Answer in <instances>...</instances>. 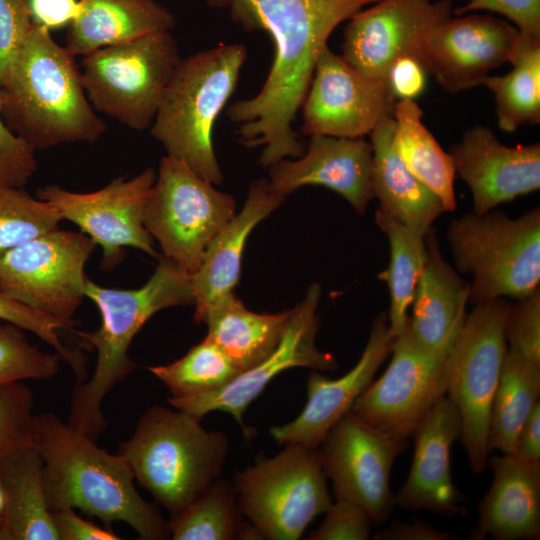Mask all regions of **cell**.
Wrapping results in <instances>:
<instances>
[{"instance_id": "6da1fadb", "label": "cell", "mask_w": 540, "mask_h": 540, "mask_svg": "<svg viewBox=\"0 0 540 540\" xmlns=\"http://www.w3.org/2000/svg\"><path fill=\"white\" fill-rule=\"evenodd\" d=\"M245 25L264 29L275 53L267 78L251 98L227 110L241 144L263 147L259 164L269 168L297 158L304 147L292 125L310 86L317 60L342 22L378 0H216Z\"/></svg>"}, {"instance_id": "7a4b0ae2", "label": "cell", "mask_w": 540, "mask_h": 540, "mask_svg": "<svg viewBox=\"0 0 540 540\" xmlns=\"http://www.w3.org/2000/svg\"><path fill=\"white\" fill-rule=\"evenodd\" d=\"M95 442L54 413L34 415L32 443L43 462L50 511L78 509L107 527L125 522L144 540L171 538L168 521L140 496L124 458Z\"/></svg>"}, {"instance_id": "3957f363", "label": "cell", "mask_w": 540, "mask_h": 540, "mask_svg": "<svg viewBox=\"0 0 540 540\" xmlns=\"http://www.w3.org/2000/svg\"><path fill=\"white\" fill-rule=\"evenodd\" d=\"M3 90L2 117L34 150L96 142L107 126L96 114L73 55L34 25Z\"/></svg>"}, {"instance_id": "277c9868", "label": "cell", "mask_w": 540, "mask_h": 540, "mask_svg": "<svg viewBox=\"0 0 540 540\" xmlns=\"http://www.w3.org/2000/svg\"><path fill=\"white\" fill-rule=\"evenodd\" d=\"M157 259L153 275L137 289L105 288L86 280L85 297L98 307L101 325L92 332L76 333L96 350L97 361L91 378L72 389L67 423L95 441L107 427L104 398L136 368L128 355L136 334L161 310L194 306L191 276L165 256Z\"/></svg>"}, {"instance_id": "5b68a950", "label": "cell", "mask_w": 540, "mask_h": 540, "mask_svg": "<svg viewBox=\"0 0 540 540\" xmlns=\"http://www.w3.org/2000/svg\"><path fill=\"white\" fill-rule=\"evenodd\" d=\"M199 418L182 410L149 407L118 454L134 480L170 519L180 515L222 473L229 441L220 431H208Z\"/></svg>"}, {"instance_id": "8992f818", "label": "cell", "mask_w": 540, "mask_h": 540, "mask_svg": "<svg viewBox=\"0 0 540 540\" xmlns=\"http://www.w3.org/2000/svg\"><path fill=\"white\" fill-rule=\"evenodd\" d=\"M246 57L245 46L233 43L180 59L150 126L168 156L214 185L223 182V175L213 129L237 86Z\"/></svg>"}, {"instance_id": "52a82bcc", "label": "cell", "mask_w": 540, "mask_h": 540, "mask_svg": "<svg viewBox=\"0 0 540 540\" xmlns=\"http://www.w3.org/2000/svg\"><path fill=\"white\" fill-rule=\"evenodd\" d=\"M455 268L470 274L469 302L523 299L540 282V209L518 218L501 211L467 213L446 231Z\"/></svg>"}, {"instance_id": "ba28073f", "label": "cell", "mask_w": 540, "mask_h": 540, "mask_svg": "<svg viewBox=\"0 0 540 540\" xmlns=\"http://www.w3.org/2000/svg\"><path fill=\"white\" fill-rule=\"evenodd\" d=\"M180 61L170 30L84 55L81 77L96 111L138 131L150 128Z\"/></svg>"}, {"instance_id": "9c48e42d", "label": "cell", "mask_w": 540, "mask_h": 540, "mask_svg": "<svg viewBox=\"0 0 540 540\" xmlns=\"http://www.w3.org/2000/svg\"><path fill=\"white\" fill-rule=\"evenodd\" d=\"M510 305L504 298L474 305L447 355L446 396L459 412V440L477 474L489 459L491 407L507 351Z\"/></svg>"}, {"instance_id": "30bf717a", "label": "cell", "mask_w": 540, "mask_h": 540, "mask_svg": "<svg viewBox=\"0 0 540 540\" xmlns=\"http://www.w3.org/2000/svg\"><path fill=\"white\" fill-rule=\"evenodd\" d=\"M285 446L234 477L240 510L263 539H299L332 504L318 448Z\"/></svg>"}, {"instance_id": "8fae6325", "label": "cell", "mask_w": 540, "mask_h": 540, "mask_svg": "<svg viewBox=\"0 0 540 540\" xmlns=\"http://www.w3.org/2000/svg\"><path fill=\"white\" fill-rule=\"evenodd\" d=\"M235 209L232 195L216 189L183 161L166 155L145 207L144 226L157 240L162 255L191 276Z\"/></svg>"}, {"instance_id": "7c38bea8", "label": "cell", "mask_w": 540, "mask_h": 540, "mask_svg": "<svg viewBox=\"0 0 540 540\" xmlns=\"http://www.w3.org/2000/svg\"><path fill=\"white\" fill-rule=\"evenodd\" d=\"M95 248L82 232L57 228L42 234L0 257V291L35 311L74 321Z\"/></svg>"}, {"instance_id": "4fadbf2b", "label": "cell", "mask_w": 540, "mask_h": 540, "mask_svg": "<svg viewBox=\"0 0 540 540\" xmlns=\"http://www.w3.org/2000/svg\"><path fill=\"white\" fill-rule=\"evenodd\" d=\"M392 359L350 412L374 428L407 439L447 391V355L418 345L406 328L395 337Z\"/></svg>"}, {"instance_id": "5bb4252c", "label": "cell", "mask_w": 540, "mask_h": 540, "mask_svg": "<svg viewBox=\"0 0 540 540\" xmlns=\"http://www.w3.org/2000/svg\"><path fill=\"white\" fill-rule=\"evenodd\" d=\"M156 180L153 168L133 178L119 177L90 193L65 190L56 185L40 188L37 198L53 206L63 220L77 225L103 249L101 268L111 270L132 247L158 258L152 237L144 226L147 201Z\"/></svg>"}, {"instance_id": "9a60e30c", "label": "cell", "mask_w": 540, "mask_h": 540, "mask_svg": "<svg viewBox=\"0 0 540 540\" xmlns=\"http://www.w3.org/2000/svg\"><path fill=\"white\" fill-rule=\"evenodd\" d=\"M406 445L407 439L384 433L348 412L319 445L335 498L360 506L373 524L387 521L395 506L390 473Z\"/></svg>"}, {"instance_id": "2e32d148", "label": "cell", "mask_w": 540, "mask_h": 540, "mask_svg": "<svg viewBox=\"0 0 540 540\" xmlns=\"http://www.w3.org/2000/svg\"><path fill=\"white\" fill-rule=\"evenodd\" d=\"M321 286L312 283L305 297L293 309L288 326L275 350L254 367L241 372L225 386L188 397H169L168 403L199 419L212 411L231 414L248 435L243 414L277 375L291 368L334 370L337 361L317 348L318 306Z\"/></svg>"}, {"instance_id": "e0dca14e", "label": "cell", "mask_w": 540, "mask_h": 540, "mask_svg": "<svg viewBox=\"0 0 540 540\" xmlns=\"http://www.w3.org/2000/svg\"><path fill=\"white\" fill-rule=\"evenodd\" d=\"M451 13L452 0H378L349 19L341 56L365 77L387 81L398 58L422 61L428 37Z\"/></svg>"}, {"instance_id": "ac0fdd59", "label": "cell", "mask_w": 540, "mask_h": 540, "mask_svg": "<svg viewBox=\"0 0 540 540\" xmlns=\"http://www.w3.org/2000/svg\"><path fill=\"white\" fill-rule=\"evenodd\" d=\"M396 102L387 81L365 77L326 46L301 106V130L308 136L362 138L393 118Z\"/></svg>"}, {"instance_id": "d6986e66", "label": "cell", "mask_w": 540, "mask_h": 540, "mask_svg": "<svg viewBox=\"0 0 540 540\" xmlns=\"http://www.w3.org/2000/svg\"><path fill=\"white\" fill-rule=\"evenodd\" d=\"M520 40L506 20L471 13L447 19L428 37L422 62L450 93L481 85L489 71L510 62Z\"/></svg>"}, {"instance_id": "ffe728a7", "label": "cell", "mask_w": 540, "mask_h": 540, "mask_svg": "<svg viewBox=\"0 0 540 540\" xmlns=\"http://www.w3.org/2000/svg\"><path fill=\"white\" fill-rule=\"evenodd\" d=\"M456 174L468 185L472 213L496 206L540 188V144L506 146L490 128L476 125L451 146Z\"/></svg>"}, {"instance_id": "44dd1931", "label": "cell", "mask_w": 540, "mask_h": 540, "mask_svg": "<svg viewBox=\"0 0 540 540\" xmlns=\"http://www.w3.org/2000/svg\"><path fill=\"white\" fill-rule=\"evenodd\" d=\"M394 339L389 332L388 316L381 312L374 319L365 348L353 368L337 379L312 371L303 410L293 421L272 427L273 439L280 445L318 448L329 430L350 412L356 399L372 383L391 353Z\"/></svg>"}, {"instance_id": "7402d4cb", "label": "cell", "mask_w": 540, "mask_h": 540, "mask_svg": "<svg viewBox=\"0 0 540 540\" xmlns=\"http://www.w3.org/2000/svg\"><path fill=\"white\" fill-rule=\"evenodd\" d=\"M267 169L270 186L283 197L307 185L323 186L361 215L374 198L373 148L364 137L312 135L300 157L282 159Z\"/></svg>"}, {"instance_id": "603a6c76", "label": "cell", "mask_w": 540, "mask_h": 540, "mask_svg": "<svg viewBox=\"0 0 540 540\" xmlns=\"http://www.w3.org/2000/svg\"><path fill=\"white\" fill-rule=\"evenodd\" d=\"M461 435L459 412L442 397L416 427L414 454L405 483L394 495V504L410 511L451 516L464 514V497L451 476V447Z\"/></svg>"}, {"instance_id": "cb8c5ba5", "label": "cell", "mask_w": 540, "mask_h": 540, "mask_svg": "<svg viewBox=\"0 0 540 540\" xmlns=\"http://www.w3.org/2000/svg\"><path fill=\"white\" fill-rule=\"evenodd\" d=\"M491 486L478 505L474 539L531 540L540 537V462L514 455L488 459Z\"/></svg>"}, {"instance_id": "d4e9b609", "label": "cell", "mask_w": 540, "mask_h": 540, "mask_svg": "<svg viewBox=\"0 0 540 540\" xmlns=\"http://www.w3.org/2000/svg\"><path fill=\"white\" fill-rule=\"evenodd\" d=\"M427 259L412 301L407 329L421 347L448 353L466 318L470 283L444 259L435 230L425 235Z\"/></svg>"}, {"instance_id": "484cf974", "label": "cell", "mask_w": 540, "mask_h": 540, "mask_svg": "<svg viewBox=\"0 0 540 540\" xmlns=\"http://www.w3.org/2000/svg\"><path fill=\"white\" fill-rule=\"evenodd\" d=\"M284 198L267 179L250 184L242 209L213 238L199 268L191 275L196 322H201L208 306L233 291L239 282L242 254L250 233L279 208Z\"/></svg>"}, {"instance_id": "4316f807", "label": "cell", "mask_w": 540, "mask_h": 540, "mask_svg": "<svg viewBox=\"0 0 540 540\" xmlns=\"http://www.w3.org/2000/svg\"><path fill=\"white\" fill-rule=\"evenodd\" d=\"M393 118L382 121L371 133L373 195L378 210L425 236L445 212L440 199L403 164L392 147Z\"/></svg>"}, {"instance_id": "83f0119b", "label": "cell", "mask_w": 540, "mask_h": 540, "mask_svg": "<svg viewBox=\"0 0 540 540\" xmlns=\"http://www.w3.org/2000/svg\"><path fill=\"white\" fill-rule=\"evenodd\" d=\"M81 12L68 26L65 47L75 56L170 30L173 14L155 0H79Z\"/></svg>"}, {"instance_id": "f1b7e54d", "label": "cell", "mask_w": 540, "mask_h": 540, "mask_svg": "<svg viewBox=\"0 0 540 540\" xmlns=\"http://www.w3.org/2000/svg\"><path fill=\"white\" fill-rule=\"evenodd\" d=\"M5 511L0 540H60L43 489V462L33 444L17 448L0 462Z\"/></svg>"}, {"instance_id": "f546056e", "label": "cell", "mask_w": 540, "mask_h": 540, "mask_svg": "<svg viewBox=\"0 0 540 540\" xmlns=\"http://www.w3.org/2000/svg\"><path fill=\"white\" fill-rule=\"evenodd\" d=\"M291 311H250L232 291L208 306L201 322L208 326L206 336L245 371L275 350L288 326Z\"/></svg>"}, {"instance_id": "4dcf8cb0", "label": "cell", "mask_w": 540, "mask_h": 540, "mask_svg": "<svg viewBox=\"0 0 540 540\" xmlns=\"http://www.w3.org/2000/svg\"><path fill=\"white\" fill-rule=\"evenodd\" d=\"M422 117L415 100H397L392 147L407 169L440 199L445 212L454 211L456 172L452 157L427 129Z\"/></svg>"}, {"instance_id": "1f68e13d", "label": "cell", "mask_w": 540, "mask_h": 540, "mask_svg": "<svg viewBox=\"0 0 540 540\" xmlns=\"http://www.w3.org/2000/svg\"><path fill=\"white\" fill-rule=\"evenodd\" d=\"M375 222L386 235L390 247L389 264L377 277L389 290V332L397 337L408 325L407 312L426 263L427 245L425 236L380 210L375 212Z\"/></svg>"}, {"instance_id": "d6a6232c", "label": "cell", "mask_w": 540, "mask_h": 540, "mask_svg": "<svg viewBox=\"0 0 540 540\" xmlns=\"http://www.w3.org/2000/svg\"><path fill=\"white\" fill-rule=\"evenodd\" d=\"M539 395L540 364L507 348L491 407L490 451L513 455L517 435Z\"/></svg>"}, {"instance_id": "836d02e7", "label": "cell", "mask_w": 540, "mask_h": 540, "mask_svg": "<svg viewBox=\"0 0 540 540\" xmlns=\"http://www.w3.org/2000/svg\"><path fill=\"white\" fill-rule=\"evenodd\" d=\"M512 70L486 76L482 82L494 95L498 126L514 132L540 122V40L520 35L511 58Z\"/></svg>"}, {"instance_id": "e575fe53", "label": "cell", "mask_w": 540, "mask_h": 540, "mask_svg": "<svg viewBox=\"0 0 540 540\" xmlns=\"http://www.w3.org/2000/svg\"><path fill=\"white\" fill-rule=\"evenodd\" d=\"M241 515L233 483L219 477L168 525L174 540H233L240 539Z\"/></svg>"}, {"instance_id": "d590c367", "label": "cell", "mask_w": 540, "mask_h": 540, "mask_svg": "<svg viewBox=\"0 0 540 540\" xmlns=\"http://www.w3.org/2000/svg\"><path fill=\"white\" fill-rule=\"evenodd\" d=\"M148 370L169 390L171 397H188L217 390L243 372L207 336L178 360Z\"/></svg>"}, {"instance_id": "8d00e7d4", "label": "cell", "mask_w": 540, "mask_h": 540, "mask_svg": "<svg viewBox=\"0 0 540 540\" xmlns=\"http://www.w3.org/2000/svg\"><path fill=\"white\" fill-rule=\"evenodd\" d=\"M62 220L53 206L32 197L23 188L0 187V257L57 229Z\"/></svg>"}, {"instance_id": "74e56055", "label": "cell", "mask_w": 540, "mask_h": 540, "mask_svg": "<svg viewBox=\"0 0 540 540\" xmlns=\"http://www.w3.org/2000/svg\"><path fill=\"white\" fill-rule=\"evenodd\" d=\"M62 359L32 344L25 330L0 324V385L24 380H46L56 376Z\"/></svg>"}, {"instance_id": "f35d334b", "label": "cell", "mask_w": 540, "mask_h": 540, "mask_svg": "<svg viewBox=\"0 0 540 540\" xmlns=\"http://www.w3.org/2000/svg\"><path fill=\"white\" fill-rule=\"evenodd\" d=\"M0 320L12 323L25 331L31 332L48 344L56 352L62 362L71 367L77 382L87 378V357L67 348L61 341L58 331L72 330L77 321H65L35 311L5 295L0 291Z\"/></svg>"}, {"instance_id": "ab89813d", "label": "cell", "mask_w": 540, "mask_h": 540, "mask_svg": "<svg viewBox=\"0 0 540 540\" xmlns=\"http://www.w3.org/2000/svg\"><path fill=\"white\" fill-rule=\"evenodd\" d=\"M31 389L23 382L0 385V462L11 451L33 444Z\"/></svg>"}, {"instance_id": "60d3db41", "label": "cell", "mask_w": 540, "mask_h": 540, "mask_svg": "<svg viewBox=\"0 0 540 540\" xmlns=\"http://www.w3.org/2000/svg\"><path fill=\"white\" fill-rule=\"evenodd\" d=\"M511 304L505 322L509 348L540 364V290Z\"/></svg>"}, {"instance_id": "b9f144b4", "label": "cell", "mask_w": 540, "mask_h": 540, "mask_svg": "<svg viewBox=\"0 0 540 540\" xmlns=\"http://www.w3.org/2000/svg\"><path fill=\"white\" fill-rule=\"evenodd\" d=\"M35 23L28 0H0V87Z\"/></svg>"}, {"instance_id": "7bdbcfd3", "label": "cell", "mask_w": 540, "mask_h": 540, "mask_svg": "<svg viewBox=\"0 0 540 540\" xmlns=\"http://www.w3.org/2000/svg\"><path fill=\"white\" fill-rule=\"evenodd\" d=\"M2 103L0 87V187L23 188L37 171L35 150L5 123Z\"/></svg>"}, {"instance_id": "ee69618b", "label": "cell", "mask_w": 540, "mask_h": 540, "mask_svg": "<svg viewBox=\"0 0 540 540\" xmlns=\"http://www.w3.org/2000/svg\"><path fill=\"white\" fill-rule=\"evenodd\" d=\"M321 525L312 531L310 540H366L370 536V516L360 506L337 500L326 510Z\"/></svg>"}, {"instance_id": "f6af8a7d", "label": "cell", "mask_w": 540, "mask_h": 540, "mask_svg": "<svg viewBox=\"0 0 540 540\" xmlns=\"http://www.w3.org/2000/svg\"><path fill=\"white\" fill-rule=\"evenodd\" d=\"M477 11L501 14L514 23L520 35L540 40V0H469L454 13L464 15Z\"/></svg>"}, {"instance_id": "bcb514c9", "label": "cell", "mask_w": 540, "mask_h": 540, "mask_svg": "<svg viewBox=\"0 0 540 540\" xmlns=\"http://www.w3.org/2000/svg\"><path fill=\"white\" fill-rule=\"evenodd\" d=\"M427 74L419 58L410 55L402 56L391 65L387 74V83L397 100H415L425 90Z\"/></svg>"}, {"instance_id": "7dc6e473", "label": "cell", "mask_w": 540, "mask_h": 540, "mask_svg": "<svg viewBox=\"0 0 540 540\" xmlns=\"http://www.w3.org/2000/svg\"><path fill=\"white\" fill-rule=\"evenodd\" d=\"M53 521L60 540H118L120 537L79 516L74 509L52 511Z\"/></svg>"}, {"instance_id": "c3c4849f", "label": "cell", "mask_w": 540, "mask_h": 540, "mask_svg": "<svg viewBox=\"0 0 540 540\" xmlns=\"http://www.w3.org/2000/svg\"><path fill=\"white\" fill-rule=\"evenodd\" d=\"M32 19L46 29L69 26L80 14L79 0H28Z\"/></svg>"}, {"instance_id": "681fc988", "label": "cell", "mask_w": 540, "mask_h": 540, "mask_svg": "<svg viewBox=\"0 0 540 540\" xmlns=\"http://www.w3.org/2000/svg\"><path fill=\"white\" fill-rule=\"evenodd\" d=\"M456 538L455 535L438 530L421 520L393 521L374 536L376 540H453Z\"/></svg>"}, {"instance_id": "f907efd6", "label": "cell", "mask_w": 540, "mask_h": 540, "mask_svg": "<svg viewBox=\"0 0 540 540\" xmlns=\"http://www.w3.org/2000/svg\"><path fill=\"white\" fill-rule=\"evenodd\" d=\"M513 455L526 463L540 462V402L523 423L515 442Z\"/></svg>"}, {"instance_id": "816d5d0a", "label": "cell", "mask_w": 540, "mask_h": 540, "mask_svg": "<svg viewBox=\"0 0 540 540\" xmlns=\"http://www.w3.org/2000/svg\"><path fill=\"white\" fill-rule=\"evenodd\" d=\"M4 511H5V493L0 483V519L4 514Z\"/></svg>"}]
</instances>
